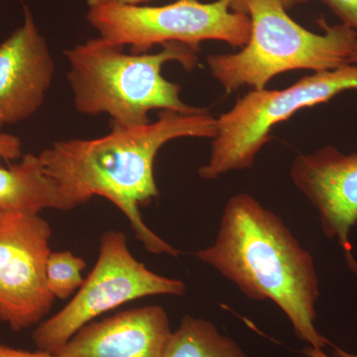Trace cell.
Instances as JSON below:
<instances>
[{
	"label": "cell",
	"instance_id": "obj_22",
	"mask_svg": "<svg viewBox=\"0 0 357 357\" xmlns=\"http://www.w3.org/2000/svg\"><path fill=\"white\" fill-rule=\"evenodd\" d=\"M351 64H357V53L351 59Z\"/></svg>",
	"mask_w": 357,
	"mask_h": 357
},
{
	"label": "cell",
	"instance_id": "obj_10",
	"mask_svg": "<svg viewBox=\"0 0 357 357\" xmlns=\"http://www.w3.org/2000/svg\"><path fill=\"white\" fill-rule=\"evenodd\" d=\"M55 73L48 42L24 4L22 24L0 44V133L38 112Z\"/></svg>",
	"mask_w": 357,
	"mask_h": 357
},
{
	"label": "cell",
	"instance_id": "obj_11",
	"mask_svg": "<svg viewBox=\"0 0 357 357\" xmlns=\"http://www.w3.org/2000/svg\"><path fill=\"white\" fill-rule=\"evenodd\" d=\"M172 335L168 314L160 306L136 307L91 321L56 357H163Z\"/></svg>",
	"mask_w": 357,
	"mask_h": 357
},
{
	"label": "cell",
	"instance_id": "obj_9",
	"mask_svg": "<svg viewBox=\"0 0 357 357\" xmlns=\"http://www.w3.org/2000/svg\"><path fill=\"white\" fill-rule=\"evenodd\" d=\"M294 185L318 211L321 230L337 239L349 270L357 274L349 234L357 223V152L344 154L326 146L294 158L290 168Z\"/></svg>",
	"mask_w": 357,
	"mask_h": 357
},
{
	"label": "cell",
	"instance_id": "obj_5",
	"mask_svg": "<svg viewBox=\"0 0 357 357\" xmlns=\"http://www.w3.org/2000/svg\"><path fill=\"white\" fill-rule=\"evenodd\" d=\"M351 89L357 91V64L314 73L284 89H252L217 119L210 159L199 167V177L215 180L232 171L250 169L276 124Z\"/></svg>",
	"mask_w": 357,
	"mask_h": 357
},
{
	"label": "cell",
	"instance_id": "obj_20",
	"mask_svg": "<svg viewBox=\"0 0 357 357\" xmlns=\"http://www.w3.org/2000/svg\"><path fill=\"white\" fill-rule=\"evenodd\" d=\"M229 2L232 11L248 15V0H229Z\"/></svg>",
	"mask_w": 357,
	"mask_h": 357
},
{
	"label": "cell",
	"instance_id": "obj_2",
	"mask_svg": "<svg viewBox=\"0 0 357 357\" xmlns=\"http://www.w3.org/2000/svg\"><path fill=\"white\" fill-rule=\"evenodd\" d=\"M196 256L248 299L276 304L302 342L323 349L331 344L314 325L319 282L314 258L255 197L239 192L229 198L217 239Z\"/></svg>",
	"mask_w": 357,
	"mask_h": 357
},
{
	"label": "cell",
	"instance_id": "obj_8",
	"mask_svg": "<svg viewBox=\"0 0 357 357\" xmlns=\"http://www.w3.org/2000/svg\"><path fill=\"white\" fill-rule=\"evenodd\" d=\"M51 236L39 215L0 210V321L14 332L37 325L53 306L46 277Z\"/></svg>",
	"mask_w": 357,
	"mask_h": 357
},
{
	"label": "cell",
	"instance_id": "obj_6",
	"mask_svg": "<svg viewBox=\"0 0 357 357\" xmlns=\"http://www.w3.org/2000/svg\"><path fill=\"white\" fill-rule=\"evenodd\" d=\"M86 20L98 36L131 53H147L155 45L178 42L199 51L204 41L243 48L250 37V18L230 8L229 0L204 3L177 0L163 6H107L89 8Z\"/></svg>",
	"mask_w": 357,
	"mask_h": 357
},
{
	"label": "cell",
	"instance_id": "obj_18",
	"mask_svg": "<svg viewBox=\"0 0 357 357\" xmlns=\"http://www.w3.org/2000/svg\"><path fill=\"white\" fill-rule=\"evenodd\" d=\"M152 0H86L89 8L107 6H137Z\"/></svg>",
	"mask_w": 357,
	"mask_h": 357
},
{
	"label": "cell",
	"instance_id": "obj_13",
	"mask_svg": "<svg viewBox=\"0 0 357 357\" xmlns=\"http://www.w3.org/2000/svg\"><path fill=\"white\" fill-rule=\"evenodd\" d=\"M163 357H248L234 338L211 321L185 316L172 332Z\"/></svg>",
	"mask_w": 357,
	"mask_h": 357
},
{
	"label": "cell",
	"instance_id": "obj_14",
	"mask_svg": "<svg viewBox=\"0 0 357 357\" xmlns=\"http://www.w3.org/2000/svg\"><path fill=\"white\" fill-rule=\"evenodd\" d=\"M86 261L70 251L50 253L47 260V286L55 299L66 300L83 286Z\"/></svg>",
	"mask_w": 357,
	"mask_h": 357
},
{
	"label": "cell",
	"instance_id": "obj_21",
	"mask_svg": "<svg viewBox=\"0 0 357 357\" xmlns=\"http://www.w3.org/2000/svg\"><path fill=\"white\" fill-rule=\"evenodd\" d=\"M277 1L280 2L286 10H290L293 7L306 3L307 0H277Z\"/></svg>",
	"mask_w": 357,
	"mask_h": 357
},
{
	"label": "cell",
	"instance_id": "obj_16",
	"mask_svg": "<svg viewBox=\"0 0 357 357\" xmlns=\"http://www.w3.org/2000/svg\"><path fill=\"white\" fill-rule=\"evenodd\" d=\"M22 157L21 141L10 134L0 133V158L16 160Z\"/></svg>",
	"mask_w": 357,
	"mask_h": 357
},
{
	"label": "cell",
	"instance_id": "obj_19",
	"mask_svg": "<svg viewBox=\"0 0 357 357\" xmlns=\"http://www.w3.org/2000/svg\"><path fill=\"white\" fill-rule=\"evenodd\" d=\"M302 354L306 357H331L324 351L323 349H317V347L307 345L302 351ZM335 357H357V354H349V352L342 351V349L335 347Z\"/></svg>",
	"mask_w": 357,
	"mask_h": 357
},
{
	"label": "cell",
	"instance_id": "obj_15",
	"mask_svg": "<svg viewBox=\"0 0 357 357\" xmlns=\"http://www.w3.org/2000/svg\"><path fill=\"white\" fill-rule=\"evenodd\" d=\"M333 14L357 32V0H321Z\"/></svg>",
	"mask_w": 357,
	"mask_h": 357
},
{
	"label": "cell",
	"instance_id": "obj_1",
	"mask_svg": "<svg viewBox=\"0 0 357 357\" xmlns=\"http://www.w3.org/2000/svg\"><path fill=\"white\" fill-rule=\"evenodd\" d=\"M217 119L202 109L192 114L161 110L158 119L136 126H112L93 139L54 142L39 154L47 173L57 182L66 211L102 197L128 218L136 238L153 255L178 257L181 251L145 225L141 206L158 198L154 161L162 147L178 138H211Z\"/></svg>",
	"mask_w": 357,
	"mask_h": 357
},
{
	"label": "cell",
	"instance_id": "obj_7",
	"mask_svg": "<svg viewBox=\"0 0 357 357\" xmlns=\"http://www.w3.org/2000/svg\"><path fill=\"white\" fill-rule=\"evenodd\" d=\"M185 285L161 276L138 261L121 231L109 230L100 238L96 266L69 304L40 324L32 338L39 351L57 354L82 328L105 312L150 296H184Z\"/></svg>",
	"mask_w": 357,
	"mask_h": 357
},
{
	"label": "cell",
	"instance_id": "obj_17",
	"mask_svg": "<svg viewBox=\"0 0 357 357\" xmlns=\"http://www.w3.org/2000/svg\"><path fill=\"white\" fill-rule=\"evenodd\" d=\"M0 357H56V356L39 349L37 351H28L0 344Z\"/></svg>",
	"mask_w": 357,
	"mask_h": 357
},
{
	"label": "cell",
	"instance_id": "obj_12",
	"mask_svg": "<svg viewBox=\"0 0 357 357\" xmlns=\"http://www.w3.org/2000/svg\"><path fill=\"white\" fill-rule=\"evenodd\" d=\"M46 208L66 211L60 188L47 173L39 155L28 153L20 163L0 167V210L39 215Z\"/></svg>",
	"mask_w": 357,
	"mask_h": 357
},
{
	"label": "cell",
	"instance_id": "obj_4",
	"mask_svg": "<svg viewBox=\"0 0 357 357\" xmlns=\"http://www.w3.org/2000/svg\"><path fill=\"white\" fill-rule=\"evenodd\" d=\"M250 37L237 53L206 57L211 77L225 93L249 86L259 91L283 73L311 70L314 73L351 64L357 53V32L349 26L318 23L316 34L295 22L277 0H248Z\"/></svg>",
	"mask_w": 357,
	"mask_h": 357
},
{
	"label": "cell",
	"instance_id": "obj_3",
	"mask_svg": "<svg viewBox=\"0 0 357 357\" xmlns=\"http://www.w3.org/2000/svg\"><path fill=\"white\" fill-rule=\"evenodd\" d=\"M123 48L98 36L65 51L68 83L79 114H107L112 126L128 128L149 123L152 110L203 109L183 102L180 84L162 75L168 62L191 72L198 65V51L178 42L164 44L154 54H128Z\"/></svg>",
	"mask_w": 357,
	"mask_h": 357
}]
</instances>
